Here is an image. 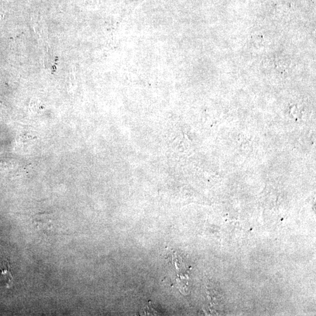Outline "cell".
<instances>
[{
	"mask_svg": "<svg viewBox=\"0 0 316 316\" xmlns=\"http://www.w3.org/2000/svg\"><path fill=\"white\" fill-rule=\"evenodd\" d=\"M0 280L2 282V283L8 288L12 284L13 277L8 268L0 270Z\"/></svg>",
	"mask_w": 316,
	"mask_h": 316,
	"instance_id": "6da1fadb",
	"label": "cell"
}]
</instances>
